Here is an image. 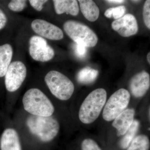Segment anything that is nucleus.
I'll return each mask as SVG.
<instances>
[{
    "label": "nucleus",
    "mask_w": 150,
    "mask_h": 150,
    "mask_svg": "<svg viewBox=\"0 0 150 150\" xmlns=\"http://www.w3.org/2000/svg\"><path fill=\"white\" fill-rule=\"evenodd\" d=\"M106 98L107 93L103 88L96 89L89 94L79 111V118L81 122L88 124L95 121L104 107Z\"/></svg>",
    "instance_id": "obj_1"
},
{
    "label": "nucleus",
    "mask_w": 150,
    "mask_h": 150,
    "mask_svg": "<svg viewBox=\"0 0 150 150\" xmlns=\"http://www.w3.org/2000/svg\"><path fill=\"white\" fill-rule=\"evenodd\" d=\"M25 110L31 115L48 117L52 116L54 107L51 100L43 92L36 88L30 89L23 98Z\"/></svg>",
    "instance_id": "obj_2"
},
{
    "label": "nucleus",
    "mask_w": 150,
    "mask_h": 150,
    "mask_svg": "<svg viewBox=\"0 0 150 150\" xmlns=\"http://www.w3.org/2000/svg\"><path fill=\"white\" fill-rule=\"evenodd\" d=\"M26 124L31 134L43 142L54 139L60 129L59 122L52 116L43 117L31 115L27 118Z\"/></svg>",
    "instance_id": "obj_3"
},
{
    "label": "nucleus",
    "mask_w": 150,
    "mask_h": 150,
    "mask_svg": "<svg viewBox=\"0 0 150 150\" xmlns=\"http://www.w3.org/2000/svg\"><path fill=\"white\" fill-rule=\"evenodd\" d=\"M44 80L52 94L60 100L70 99L74 91V85L72 81L58 71L48 72Z\"/></svg>",
    "instance_id": "obj_4"
},
{
    "label": "nucleus",
    "mask_w": 150,
    "mask_h": 150,
    "mask_svg": "<svg viewBox=\"0 0 150 150\" xmlns=\"http://www.w3.org/2000/svg\"><path fill=\"white\" fill-rule=\"evenodd\" d=\"M64 29L67 35L76 43L83 44L86 47L96 46L98 38L88 26L79 22L69 21L64 24Z\"/></svg>",
    "instance_id": "obj_5"
},
{
    "label": "nucleus",
    "mask_w": 150,
    "mask_h": 150,
    "mask_svg": "<svg viewBox=\"0 0 150 150\" xmlns=\"http://www.w3.org/2000/svg\"><path fill=\"white\" fill-rule=\"evenodd\" d=\"M131 98L130 93L124 88H120L112 94L105 103L103 112L105 121H113L128 107Z\"/></svg>",
    "instance_id": "obj_6"
},
{
    "label": "nucleus",
    "mask_w": 150,
    "mask_h": 150,
    "mask_svg": "<svg viewBox=\"0 0 150 150\" xmlns=\"http://www.w3.org/2000/svg\"><path fill=\"white\" fill-rule=\"evenodd\" d=\"M26 66L21 61L11 63L5 75V84L7 90L10 92L20 88L27 76Z\"/></svg>",
    "instance_id": "obj_7"
},
{
    "label": "nucleus",
    "mask_w": 150,
    "mask_h": 150,
    "mask_svg": "<svg viewBox=\"0 0 150 150\" xmlns=\"http://www.w3.org/2000/svg\"><path fill=\"white\" fill-rule=\"evenodd\" d=\"M29 53L33 60L38 62L51 61L55 56V51L47 40L38 35H33L30 38Z\"/></svg>",
    "instance_id": "obj_8"
},
{
    "label": "nucleus",
    "mask_w": 150,
    "mask_h": 150,
    "mask_svg": "<svg viewBox=\"0 0 150 150\" xmlns=\"http://www.w3.org/2000/svg\"><path fill=\"white\" fill-rule=\"evenodd\" d=\"M31 27L38 35L45 39L59 40L64 38V33L60 28L44 20H34L31 23Z\"/></svg>",
    "instance_id": "obj_9"
},
{
    "label": "nucleus",
    "mask_w": 150,
    "mask_h": 150,
    "mask_svg": "<svg viewBox=\"0 0 150 150\" xmlns=\"http://www.w3.org/2000/svg\"><path fill=\"white\" fill-rule=\"evenodd\" d=\"M111 27L112 29L124 37L135 35L139 30L137 19L131 14H126L121 18L112 22Z\"/></svg>",
    "instance_id": "obj_10"
},
{
    "label": "nucleus",
    "mask_w": 150,
    "mask_h": 150,
    "mask_svg": "<svg viewBox=\"0 0 150 150\" xmlns=\"http://www.w3.org/2000/svg\"><path fill=\"white\" fill-rule=\"evenodd\" d=\"M150 86V75L146 71H142L135 75L130 82V90L136 98L144 96L149 90Z\"/></svg>",
    "instance_id": "obj_11"
},
{
    "label": "nucleus",
    "mask_w": 150,
    "mask_h": 150,
    "mask_svg": "<svg viewBox=\"0 0 150 150\" xmlns=\"http://www.w3.org/2000/svg\"><path fill=\"white\" fill-rule=\"evenodd\" d=\"M135 113L133 108L126 109L113 120L112 126L117 130L118 137L123 136L131 127L134 120Z\"/></svg>",
    "instance_id": "obj_12"
},
{
    "label": "nucleus",
    "mask_w": 150,
    "mask_h": 150,
    "mask_svg": "<svg viewBox=\"0 0 150 150\" xmlns=\"http://www.w3.org/2000/svg\"><path fill=\"white\" fill-rule=\"evenodd\" d=\"M1 150H22L18 134L15 129H6L0 139Z\"/></svg>",
    "instance_id": "obj_13"
},
{
    "label": "nucleus",
    "mask_w": 150,
    "mask_h": 150,
    "mask_svg": "<svg viewBox=\"0 0 150 150\" xmlns=\"http://www.w3.org/2000/svg\"><path fill=\"white\" fill-rule=\"evenodd\" d=\"M54 9L57 14H69L76 16L79 12L77 1L76 0H54L53 1Z\"/></svg>",
    "instance_id": "obj_14"
},
{
    "label": "nucleus",
    "mask_w": 150,
    "mask_h": 150,
    "mask_svg": "<svg viewBox=\"0 0 150 150\" xmlns=\"http://www.w3.org/2000/svg\"><path fill=\"white\" fill-rule=\"evenodd\" d=\"M78 2L84 17L91 22L96 21L100 14L99 9L96 4L91 0H79Z\"/></svg>",
    "instance_id": "obj_15"
},
{
    "label": "nucleus",
    "mask_w": 150,
    "mask_h": 150,
    "mask_svg": "<svg viewBox=\"0 0 150 150\" xmlns=\"http://www.w3.org/2000/svg\"><path fill=\"white\" fill-rule=\"evenodd\" d=\"M13 49L8 43L0 46V78L4 76L11 63Z\"/></svg>",
    "instance_id": "obj_16"
},
{
    "label": "nucleus",
    "mask_w": 150,
    "mask_h": 150,
    "mask_svg": "<svg viewBox=\"0 0 150 150\" xmlns=\"http://www.w3.org/2000/svg\"><path fill=\"white\" fill-rule=\"evenodd\" d=\"M98 75V71L89 67H86L81 69L77 75V79L80 83H92L96 80Z\"/></svg>",
    "instance_id": "obj_17"
},
{
    "label": "nucleus",
    "mask_w": 150,
    "mask_h": 150,
    "mask_svg": "<svg viewBox=\"0 0 150 150\" xmlns=\"http://www.w3.org/2000/svg\"><path fill=\"white\" fill-rule=\"evenodd\" d=\"M139 122L137 120H134L132 125L127 132L123 135V137L120 142V146L123 149H127L131 142L135 138L136 134L139 130Z\"/></svg>",
    "instance_id": "obj_18"
},
{
    "label": "nucleus",
    "mask_w": 150,
    "mask_h": 150,
    "mask_svg": "<svg viewBox=\"0 0 150 150\" xmlns=\"http://www.w3.org/2000/svg\"><path fill=\"white\" fill-rule=\"evenodd\" d=\"M150 146L149 139L146 135L142 134L134 138L127 150H149Z\"/></svg>",
    "instance_id": "obj_19"
},
{
    "label": "nucleus",
    "mask_w": 150,
    "mask_h": 150,
    "mask_svg": "<svg viewBox=\"0 0 150 150\" xmlns=\"http://www.w3.org/2000/svg\"><path fill=\"white\" fill-rule=\"evenodd\" d=\"M126 11V7L123 6L110 8L105 12L104 16L107 18H112L116 20L123 16Z\"/></svg>",
    "instance_id": "obj_20"
},
{
    "label": "nucleus",
    "mask_w": 150,
    "mask_h": 150,
    "mask_svg": "<svg viewBox=\"0 0 150 150\" xmlns=\"http://www.w3.org/2000/svg\"><path fill=\"white\" fill-rule=\"evenodd\" d=\"M27 1L25 0H13L8 4L10 10L15 12H20L24 10L27 6Z\"/></svg>",
    "instance_id": "obj_21"
},
{
    "label": "nucleus",
    "mask_w": 150,
    "mask_h": 150,
    "mask_svg": "<svg viewBox=\"0 0 150 150\" xmlns=\"http://www.w3.org/2000/svg\"><path fill=\"white\" fill-rule=\"evenodd\" d=\"M81 150H102L96 142L90 139H85L81 145Z\"/></svg>",
    "instance_id": "obj_22"
},
{
    "label": "nucleus",
    "mask_w": 150,
    "mask_h": 150,
    "mask_svg": "<svg viewBox=\"0 0 150 150\" xmlns=\"http://www.w3.org/2000/svg\"><path fill=\"white\" fill-rule=\"evenodd\" d=\"M143 19L145 25L150 29V1H146L144 6L143 12Z\"/></svg>",
    "instance_id": "obj_23"
},
{
    "label": "nucleus",
    "mask_w": 150,
    "mask_h": 150,
    "mask_svg": "<svg viewBox=\"0 0 150 150\" xmlns=\"http://www.w3.org/2000/svg\"><path fill=\"white\" fill-rule=\"evenodd\" d=\"M30 6L35 10L40 12L43 10V6L48 2L47 0H30L28 1Z\"/></svg>",
    "instance_id": "obj_24"
},
{
    "label": "nucleus",
    "mask_w": 150,
    "mask_h": 150,
    "mask_svg": "<svg viewBox=\"0 0 150 150\" xmlns=\"http://www.w3.org/2000/svg\"><path fill=\"white\" fill-rule=\"evenodd\" d=\"M75 47V53L80 58H83L86 54V47L81 43H76Z\"/></svg>",
    "instance_id": "obj_25"
},
{
    "label": "nucleus",
    "mask_w": 150,
    "mask_h": 150,
    "mask_svg": "<svg viewBox=\"0 0 150 150\" xmlns=\"http://www.w3.org/2000/svg\"><path fill=\"white\" fill-rule=\"evenodd\" d=\"M7 21V17L6 14L0 8V30L5 27Z\"/></svg>",
    "instance_id": "obj_26"
},
{
    "label": "nucleus",
    "mask_w": 150,
    "mask_h": 150,
    "mask_svg": "<svg viewBox=\"0 0 150 150\" xmlns=\"http://www.w3.org/2000/svg\"><path fill=\"white\" fill-rule=\"evenodd\" d=\"M106 1L108 2L109 3H115V4H121L125 2V1H122V0H108Z\"/></svg>",
    "instance_id": "obj_27"
},
{
    "label": "nucleus",
    "mask_w": 150,
    "mask_h": 150,
    "mask_svg": "<svg viewBox=\"0 0 150 150\" xmlns=\"http://www.w3.org/2000/svg\"><path fill=\"white\" fill-rule=\"evenodd\" d=\"M147 61L148 63H149V64H150V53L149 52L147 54Z\"/></svg>",
    "instance_id": "obj_28"
}]
</instances>
